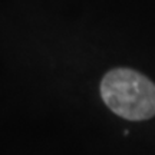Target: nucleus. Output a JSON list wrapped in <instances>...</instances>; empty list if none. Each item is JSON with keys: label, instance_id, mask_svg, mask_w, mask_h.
Instances as JSON below:
<instances>
[{"label": "nucleus", "instance_id": "obj_1", "mask_svg": "<svg viewBox=\"0 0 155 155\" xmlns=\"http://www.w3.org/2000/svg\"><path fill=\"white\" fill-rule=\"evenodd\" d=\"M101 95L108 108L129 121L155 115V85L132 69H114L101 82Z\"/></svg>", "mask_w": 155, "mask_h": 155}]
</instances>
